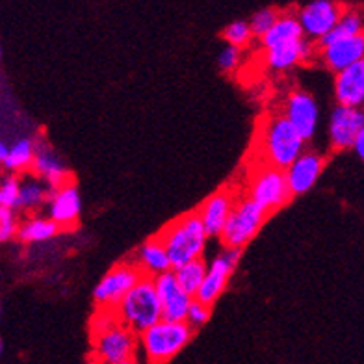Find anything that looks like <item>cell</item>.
<instances>
[{"mask_svg": "<svg viewBox=\"0 0 364 364\" xmlns=\"http://www.w3.org/2000/svg\"><path fill=\"white\" fill-rule=\"evenodd\" d=\"M156 236L168 251L173 269L182 268L188 262H193L197 259H203L206 240H208L205 225H203L197 210L186 212V214L178 216L177 220L169 221Z\"/></svg>", "mask_w": 364, "mask_h": 364, "instance_id": "obj_1", "label": "cell"}, {"mask_svg": "<svg viewBox=\"0 0 364 364\" xmlns=\"http://www.w3.org/2000/svg\"><path fill=\"white\" fill-rule=\"evenodd\" d=\"M305 139L283 114L269 115L260 125L259 154L260 162L287 171L303 153Z\"/></svg>", "mask_w": 364, "mask_h": 364, "instance_id": "obj_2", "label": "cell"}, {"mask_svg": "<svg viewBox=\"0 0 364 364\" xmlns=\"http://www.w3.org/2000/svg\"><path fill=\"white\" fill-rule=\"evenodd\" d=\"M115 314L119 323L134 331L138 336L162 321V303L154 287V279L145 275L115 307Z\"/></svg>", "mask_w": 364, "mask_h": 364, "instance_id": "obj_3", "label": "cell"}, {"mask_svg": "<svg viewBox=\"0 0 364 364\" xmlns=\"http://www.w3.org/2000/svg\"><path fill=\"white\" fill-rule=\"evenodd\" d=\"M193 329L186 321H159L138 336L141 355L147 364H166L192 341Z\"/></svg>", "mask_w": 364, "mask_h": 364, "instance_id": "obj_4", "label": "cell"}, {"mask_svg": "<svg viewBox=\"0 0 364 364\" xmlns=\"http://www.w3.org/2000/svg\"><path fill=\"white\" fill-rule=\"evenodd\" d=\"M292 196L294 193L288 184L287 171L260 162V166L255 169L250 178L247 197L262 206L268 214H272L287 205Z\"/></svg>", "mask_w": 364, "mask_h": 364, "instance_id": "obj_5", "label": "cell"}, {"mask_svg": "<svg viewBox=\"0 0 364 364\" xmlns=\"http://www.w3.org/2000/svg\"><path fill=\"white\" fill-rule=\"evenodd\" d=\"M268 216V212L247 196L238 199L220 236L221 244L225 245V250H242L255 238Z\"/></svg>", "mask_w": 364, "mask_h": 364, "instance_id": "obj_6", "label": "cell"}, {"mask_svg": "<svg viewBox=\"0 0 364 364\" xmlns=\"http://www.w3.org/2000/svg\"><path fill=\"white\" fill-rule=\"evenodd\" d=\"M145 277L138 264L134 260H125V262L115 264L110 272L99 281V284L93 290V299H95L97 309H110L115 307L125 299L127 294L136 287V284Z\"/></svg>", "mask_w": 364, "mask_h": 364, "instance_id": "obj_7", "label": "cell"}, {"mask_svg": "<svg viewBox=\"0 0 364 364\" xmlns=\"http://www.w3.org/2000/svg\"><path fill=\"white\" fill-rule=\"evenodd\" d=\"M138 335L123 323L93 338V355L99 364H121L134 360Z\"/></svg>", "mask_w": 364, "mask_h": 364, "instance_id": "obj_8", "label": "cell"}, {"mask_svg": "<svg viewBox=\"0 0 364 364\" xmlns=\"http://www.w3.org/2000/svg\"><path fill=\"white\" fill-rule=\"evenodd\" d=\"M346 8L333 0H312L309 4L297 10V19L309 39L326 38L331 30L335 28Z\"/></svg>", "mask_w": 364, "mask_h": 364, "instance_id": "obj_9", "label": "cell"}, {"mask_svg": "<svg viewBox=\"0 0 364 364\" xmlns=\"http://www.w3.org/2000/svg\"><path fill=\"white\" fill-rule=\"evenodd\" d=\"M240 255H242V250H223L216 259L208 264L205 283H203L201 290L196 296L197 301L205 303L208 307H212L218 301V297L223 294L230 275L235 272Z\"/></svg>", "mask_w": 364, "mask_h": 364, "instance_id": "obj_10", "label": "cell"}, {"mask_svg": "<svg viewBox=\"0 0 364 364\" xmlns=\"http://www.w3.org/2000/svg\"><path fill=\"white\" fill-rule=\"evenodd\" d=\"M154 287L159 292L160 303H162V316L166 321H186L188 311L192 307L196 297L186 294L178 284L175 272L162 273L154 277Z\"/></svg>", "mask_w": 364, "mask_h": 364, "instance_id": "obj_11", "label": "cell"}, {"mask_svg": "<svg viewBox=\"0 0 364 364\" xmlns=\"http://www.w3.org/2000/svg\"><path fill=\"white\" fill-rule=\"evenodd\" d=\"M283 115L292 123V127L299 132V136L305 141H309L316 132L320 108H318V102L314 101V97L311 93L297 90L287 97Z\"/></svg>", "mask_w": 364, "mask_h": 364, "instance_id": "obj_12", "label": "cell"}, {"mask_svg": "<svg viewBox=\"0 0 364 364\" xmlns=\"http://www.w3.org/2000/svg\"><path fill=\"white\" fill-rule=\"evenodd\" d=\"M32 173L43 182H47L53 190H58V188H63L75 182L68 166L60 159V154L43 138L36 139V159L34 166H32Z\"/></svg>", "mask_w": 364, "mask_h": 364, "instance_id": "obj_13", "label": "cell"}, {"mask_svg": "<svg viewBox=\"0 0 364 364\" xmlns=\"http://www.w3.org/2000/svg\"><path fill=\"white\" fill-rule=\"evenodd\" d=\"M364 130V110L336 106L329 117L331 147L336 151L353 147L355 139Z\"/></svg>", "mask_w": 364, "mask_h": 364, "instance_id": "obj_14", "label": "cell"}, {"mask_svg": "<svg viewBox=\"0 0 364 364\" xmlns=\"http://www.w3.org/2000/svg\"><path fill=\"white\" fill-rule=\"evenodd\" d=\"M236 201L238 199L235 197V193L230 192L229 188H223V190H218V192L206 197L203 205L197 208L208 238L210 236H218L220 238L223 229H225L230 212L235 208Z\"/></svg>", "mask_w": 364, "mask_h": 364, "instance_id": "obj_15", "label": "cell"}, {"mask_svg": "<svg viewBox=\"0 0 364 364\" xmlns=\"http://www.w3.org/2000/svg\"><path fill=\"white\" fill-rule=\"evenodd\" d=\"M80 210V193H78V188L75 182L53 190V196H50V201H48V214H50V220L60 229H73L77 225Z\"/></svg>", "mask_w": 364, "mask_h": 364, "instance_id": "obj_16", "label": "cell"}, {"mask_svg": "<svg viewBox=\"0 0 364 364\" xmlns=\"http://www.w3.org/2000/svg\"><path fill=\"white\" fill-rule=\"evenodd\" d=\"M323 166H326V159L320 153L305 151L287 169L288 184H290V190H292L294 196H301V193L309 192L316 184L318 178H320Z\"/></svg>", "mask_w": 364, "mask_h": 364, "instance_id": "obj_17", "label": "cell"}, {"mask_svg": "<svg viewBox=\"0 0 364 364\" xmlns=\"http://www.w3.org/2000/svg\"><path fill=\"white\" fill-rule=\"evenodd\" d=\"M321 60L331 71L341 73L364 60V32L353 38L336 41L331 47L321 48Z\"/></svg>", "mask_w": 364, "mask_h": 364, "instance_id": "obj_18", "label": "cell"}, {"mask_svg": "<svg viewBox=\"0 0 364 364\" xmlns=\"http://www.w3.org/2000/svg\"><path fill=\"white\" fill-rule=\"evenodd\" d=\"M335 97L338 106H348V108L364 106V60L336 73Z\"/></svg>", "mask_w": 364, "mask_h": 364, "instance_id": "obj_19", "label": "cell"}, {"mask_svg": "<svg viewBox=\"0 0 364 364\" xmlns=\"http://www.w3.org/2000/svg\"><path fill=\"white\" fill-rule=\"evenodd\" d=\"M136 264H138L141 272L147 275V277H159L162 273L173 272L171 260L168 257V251L164 247V244L160 242V238L156 235L153 238H149L147 242L139 245V250L136 251Z\"/></svg>", "mask_w": 364, "mask_h": 364, "instance_id": "obj_20", "label": "cell"}, {"mask_svg": "<svg viewBox=\"0 0 364 364\" xmlns=\"http://www.w3.org/2000/svg\"><path fill=\"white\" fill-rule=\"evenodd\" d=\"M314 54V47L307 38L297 43L283 45V47L266 50V65L273 71H288L301 62H309Z\"/></svg>", "mask_w": 364, "mask_h": 364, "instance_id": "obj_21", "label": "cell"}, {"mask_svg": "<svg viewBox=\"0 0 364 364\" xmlns=\"http://www.w3.org/2000/svg\"><path fill=\"white\" fill-rule=\"evenodd\" d=\"M303 36H305V32H303L301 23L297 19V15L281 14V17H279V21L275 23V26H273L260 41H262L264 50H272V48L283 47V45L297 43V41L305 39Z\"/></svg>", "mask_w": 364, "mask_h": 364, "instance_id": "obj_22", "label": "cell"}, {"mask_svg": "<svg viewBox=\"0 0 364 364\" xmlns=\"http://www.w3.org/2000/svg\"><path fill=\"white\" fill-rule=\"evenodd\" d=\"M50 196H53V188L41 178L36 177V175L34 177L21 178V196L17 210H38L43 203L50 201Z\"/></svg>", "mask_w": 364, "mask_h": 364, "instance_id": "obj_23", "label": "cell"}, {"mask_svg": "<svg viewBox=\"0 0 364 364\" xmlns=\"http://www.w3.org/2000/svg\"><path fill=\"white\" fill-rule=\"evenodd\" d=\"M36 159V139L32 138H19L15 139V144L10 145V154L8 159L2 162L10 175L24 173L32 169Z\"/></svg>", "mask_w": 364, "mask_h": 364, "instance_id": "obj_24", "label": "cell"}, {"mask_svg": "<svg viewBox=\"0 0 364 364\" xmlns=\"http://www.w3.org/2000/svg\"><path fill=\"white\" fill-rule=\"evenodd\" d=\"M363 32H364L363 15H360L357 10H346L344 15L341 17V21H338V24H336L335 28L331 30L326 38H321L320 41H318V45H320V50H321V48L331 47V45L336 43V41H341V39L353 38V36H359L363 34Z\"/></svg>", "mask_w": 364, "mask_h": 364, "instance_id": "obj_25", "label": "cell"}, {"mask_svg": "<svg viewBox=\"0 0 364 364\" xmlns=\"http://www.w3.org/2000/svg\"><path fill=\"white\" fill-rule=\"evenodd\" d=\"M60 232V227L54 223L50 218H28L19 225V235L17 238L24 244H34V242H45L50 240Z\"/></svg>", "mask_w": 364, "mask_h": 364, "instance_id": "obj_26", "label": "cell"}, {"mask_svg": "<svg viewBox=\"0 0 364 364\" xmlns=\"http://www.w3.org/2000/svg\"><path fill=\"white\" fill-rule=\"evenodd\" d=\"M173 272L177 275V281L182 287V290L190 294L192 297H196L197 292L201 290L203 283H205L206 273H208V264L205 262V259H197L193 262H188L182 268L173 269Z\"/></svg>", "mask_w": 364, "mask_h": 364, "instance_id": "obj_27", "label": "cell"}, {"mask_svg": "<svg viewBox=\"0 0 364 364\" xmlns=\"http://www.w3.org/2000/svg\"><path fill=\"white\" fill-rule=\"evenodd\" d=\"M281 14H279L275 8H262V10L255 11L250 19L251 32H253L255 38L262 39L264 36L268 34L269 30L275 26V23L279 21Z\"/></svg>", "mask_w": 364, "mask_h": 364, "instance_id": "obj_28", "label": "cell"}, {"mask_svg": "<svg viewBox=\"0 0 364 364\" xmlns=\"http://www.w3.org/2000/svg\"><path fill=\"white\" fill-rule=\"evenodd\" d=\"M21 196V177L17 175H6L0 184V208H11L17 210Z\"/></svg>", "mask_w": 364, "mask_h": 364, "instance_id": "obj_29", "label": "cell"}, {"mask_svg": "<svg viewBox=\"0 0 364 364\" xmlns=\"http://www.w3.org/2000/svg\"><path fill=\"white\" fill-rule=\"evenodd\" d=\"M223 38L227 39L230 47L244 48L253 38L250 21H235V23L227 24L225 30H223Z\"/></svg>", "mask_w": 364, "mask_h": 364, "instance_id": "obj_30", "label": "cell"}, {"mask_svg": "<svg viewBox=\"0 0 364 364\" xmlns=\"http://www.w3.org/2000/svg\"><path fill=\"white\" fill-rule=\"evenodd\" d=\"M119 323L117 320V314L115 311H110V309H97L93 318H91V336L95 338V336L102 335L106 331H110L112 327H115Z\"/></svg>", "mask_w": 364, "mask_h": 364, "instance_id": "obj_31", "label": "cell"}, {"mask_svg": "<svg viewBox=\"0 0 364 364\" xmlns=\"http://www.w3.org/2000/svg\"><path fill=\"white\" fill-rule=\"evenodd\" d=\"M19 225L15 210L11 208H0V240L2 242H10L11 238L19 235Z\"/></svg>", "mask_w": 364, "mask_h": 364, "instance_id": "obj_32", "label": "cell"}, {"mask_svg": "<svg viewBox=\"0 0 364 364\" xmlns=\"http://www.w3.org/2000/svg\"><path fill=\"white\" fill-rule=\"evenodd\" d=\"M208 318H210V307H208V305H205V303L193 299L192 307H190V311H188V316H186L188 326L192 327L193 331L201 329L206 321H208Z\"/></svg>", "mask_w": 364, "mask_h": 364, "instance_id": "obj_33", "label": "cell"}, {"mask_svg": "<svg viewBox=\"0 0 364 364\" xmlns=\"http://www.w3.org/2000/svg\"><path fill=\"white\" fill-rule=\"evenodd\" d=\"M240 58H242L240 48L227 45V47L220 53V56H218V65H220L221 71H225V73L235 71V69L238 68Z\"/></svg>", "mask_w": 364, "mask_h": 364, "instance_id": "obj_34", "label": "cell"}, {"mask_svg": "<svg viewBox=\"0 0 364 364\" xmlns=\"http://www.w3.org/2000/svg\"><path fill=\"white\" fill-rule=\"evenodd\" d=\"M353 149H355V153H357V156H359V159L364 162V130L360 132L359 136H357V139H355Z\"/></svg>", "mask_w": 364, "mask_h": 364, "instance_id": "obj_35", "label": "cell"}, {"mask_svg": "<svg viewBox=\"0 0 364 364\" xmlns=\"http://www.w3.org/2000/svg\"><path fill=\"white\" fill-rule=\"evenodd\" d=\"M10 154V145H6V141H0V162H4Z\"/></svg>", "mask_w": 364, "mask_h": 364, "instance_id": "obj_36", "label": "cell"}, {"mask_svg": "<svg viewBox=\"0 0 364 364\" xmlns=\"http://www.w3.org/2000/svg\"><path fill=\"white\" fill-rule=\"evenodd\" d=\"M121 364H136V360H127V363H121Z\"/></svg>", "mask_w": 364, "mask_h": 364, "instance_id": "obj_37", "label": "cell"}]
</instances>
